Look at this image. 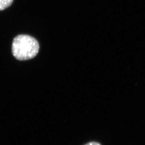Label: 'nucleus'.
Here are the masks:
<instances>
[{
  "instance_id": "obj_1",
  "label": "nucleus",
  "mask_w": 145,
  "mask_h": 145,
  "mask_svg": "<svg viewBox=\"0 0 145 145\" xmlns=\"http://www.w3.org/2000/svg\"><path fill=\"white\" fill-rule=\"evenodd\" d=\"M39 50V44L36 39L27 35H20L14 39L12 53L16 59L20 61L30 60L35 57Z\"/></svg>"
},
{
  "instance_id": "obj_2",
  "label": "nucleus",
  "mask_w": 145,
  "mask_h": 145,
  "mask_svg": "<svg viewBox=\"0 0 145 145\" xmlns=\"http://www.w3.org/2000/svg\"><path fill=\"white\" fill-rule=\"evenodd\" d=\"M14 0H0V11L3 10L9 7Z\"/></svg>"
},
{
  "instance_id": "obj_3",
  "label": "nucleus",
  "mask_w": 145,
  "mask_h": 145,
  "mask_svg": "<svg viewBox=\"0 0 145 145\" xmlns=\"http://www.w3.org/2000/svg\"><path fill=\"white\" fill-rule=\"evenodd\" d=\"M84 145H102L100 143L97 142H95V141H91V142H89L87 144H85Z\"/></svg>"
}]
</instances>
